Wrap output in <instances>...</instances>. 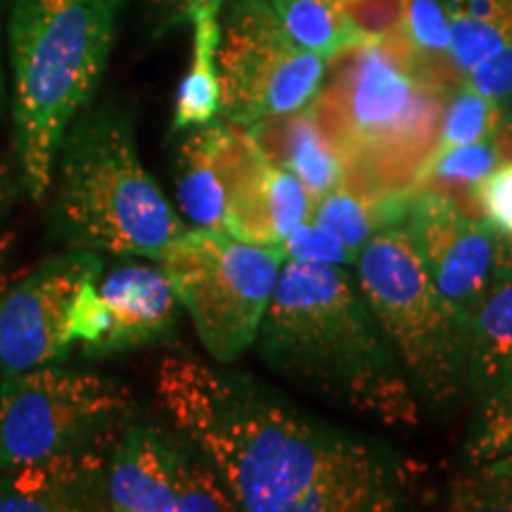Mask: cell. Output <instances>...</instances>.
Returning a JSON list of instances; mask_svg holds the SVG:
<instances>
[{
	"label": "cell",
	"mask_w": 512,
	"mask_h": 512,
	"mask_svg": "<svg viewBox=\"0 0 512 512\" xmlns=\"http://www.w3.org/2000/svg\"><path fill=\"white\" fill-rule=\"evenodd\" d=\"M406 31L413 38L420 57H451V31L444 0H408Z\"/></svg>",
	"instance_id": "27"
},
{
	"label": "cell",
	"mask_w": 512,
	"mask_h": 512,
	"mask_svg": "<svg viewBox=\"0 0 512 512\" xmlns=\"http://www.w3.org/2000/svg\"><path fill=\"white\" fill-rule=\"evenodd\" d=\"M325 72L309 110L344 166L342 188L368 202L406 195L439 150L451 93L415 79L377 41L337 50Z\"/></svg>",
	"instance_id": "3"
},
{
	"label": "cell",
	"mask_w": 512,
	"mask_h": 512,
	"mask_svg": "<svg viewBox=\"0 0 512 512\" xmlns=\"http://www.w3.org/2000/svg\"><path fill=\"white\" fill-rule=\"evenodd\" d=\"M102 503L119 512L238 510L214 465L181 432L136 418L107 453Z\"/></svg>",
	"instance_id": "10"
},
{
	"label": "cell",
	"mask_w": 512,
	"mask_h": 512,
	"mask_svg": "<svg viewBox=\"0 0 512 512\" xmlns=\"http://www.w3.org/2000/svg\"><path fill=\"white\" fill-rule=\"evenodd\" d=\"M157 399L171 427L214 465L238 510L375 512L399 505L403 477L394 456L297 411L245 375L166 358Z\"/></svg>",
	"instance_id": "1"
},
{
	"label": "cell",
	"mask_w": 512,
	"mask_h": 512,
	"mask_svg": "<svg viewBox=\"0 0 512 512\" xmlns=\"http://www.w3.org/2000/svg\"><path fill=\"white\" fill-rule=\"evenodd\" d=\"M453 64L465 79L512 34V0H444Z\"/></svg>",
	"instance_id": "21"
},
{
	"label": "cell",
	"mask_w": 512,
	"mask_h": 512,
	"mask_svg": "<svg viewBox=\"0 0 512 512\" xmlns=\"http://www.w3.org/2000/svg\"><path fill=\"white\" fill-rule=\"evenodd\" d=\"M356 280L413 389L448 403L467 387L470 330L448 309L406 228L375 233L356 256Z\"/></svg>",
	"instance_id": "6"
},
{
	"label": "cell",
	"mask_w": 512,
	"mask_h": 512,
	"mask_svg": "<svg viewBox=\"0 0 512 512\" xmlns=\"http://www.w3.org/2000/svg\"><path fill=\"white\" fill-rule=\"evenodd\" d=\"M157 264L188 311L202 347L221 366L252 347L285 259L223 228H185Z\"/></svg>",
	"instance_id": "7"
},
{
	"label": "cell",
	"mask_w": 512,
	"mask_h": 512,
	"mask_svg": "<svg viewBox=\"0 0 512 512\" xmlns=\"http://www.w3.org/2000/svg\"><path fill=\"white\" fill-rule=\"evenodd\" d=\"M5 105H8V91H5V79H3V67H0V117H3Z\"/></svg>",
	"instance_id": "35"
},
{
	"label": "cell",
	"mask_w": 512,
	"mask_h": 512,
	"mask_svg": "<svg viewBox=\"0 0 512 512\" xmlns=\"http://www.w3.org/2000/svg\"><path fill=\"white\" fill-rule=\"evenodd\" d=\"M192 62L176 95L174 131H190L219 117L221 86L216 69L221 24L219 15L192 19Z\"/></svg>",
	"instance_id": "20"
},
{
	"label": "cell",
	"mask_w": 512,
	"mask_h": 512,
	"mask_svg": "<svg viewBox=\"0 0 512 512\" xmlns=\"http://www.w3.org/2000/svg\"><path fill=\"white\" fill-rule=\"evenodd\" d=\"M164 22H192L200 15H219L226 0H145Z\"/></svg>",
	"instance_id": "31"
},
{
	"label": "cell",
	"mask_w": 512,
	"mask_h": 512,
	"mask_svg": "<svg viewBox=\"0 0 512 512\" xmlns=\"http://www.w3.org/2000/svg\"><path fill=\"white\" fill-rule=\"evenodd\" d=\"M98 252L72 247L43 261L0 294V377L62 361L74 347L72 309L81 287L100 278Z\"/></svg>",
	"instance_id": "11"
},
{
	"label": "cell",
	"mask_w": 512,
	"mask_h": 512,
	"mask_svg": "<svg viewBox=\"0 0 512 512\" xmlns=\"http://www.w3.org/2000/svg\"><path fill=\"white\" fill-rule=\"evenodd\" d=\"M505 119H508V107L477 93L463 81L456 91L448 95L439 150L491 140Z\"/></svg>",
	"instance_id": "24"
},
{
	"label": "cell",
	"mask_w": 512,
	"mask_h": 512,
	"mask_svg": "<svg viewBox=\"0 0 512 512\" xmlns=\"http://www.w3.org/2000/svg\"><path fill=\"white\" fill-rule=\"evenodd\" d=\"M508 453H512V363L479 389V406L465 444L470 467Z\"/></svg>",
	"instance_id": "22"
},
{
	"label": "cell",
	"mask_w": 512,
	"mask_h": 512,
	"mask_svg": "<svg viewBox=\"0 0 512 512\" xmlns=\"http://www.w3.org/2000/svg\"><path fill=\"white\" fill-rule=\"evenodd\" d=\"M138 418L131 387L50 366L0 377V470L112 446Z\"/></svg>",
	"instance_id": "8"
},
{
	"label": "cell",
	"mask_w": 512,
	"mask_h": 512,
	"mask_svg": "<svg viewBox=\"0 0 512 512\" xmlns=\"http://www.w3.org/2000/svg\"><path fill=\"white\" fill-rule=\"evenodd\" d=\"M512 363V275L491 280L470 323L467 387L479 389Z\"/></svg>",
	"instance_id": "19"
},
{
	"label": "cell",
	"mask_w": 512,
	"mask_h": 512,
	"mask_svg": "<svg viewBox=\"0 0 512 512\" xmlns=\"http://www.w3.org/2000/svg\"><path fill=\"white\" fill-rule=\"evenodd\" d=\"M294 41L328 60L354 43L337 10V0H268Z\"/></svg>",
	"instance_id": "23"
},
{
	"label": "cell",
	"mask_w": 512,
	"mask_h": 512,
	"mask_svg": "<svg viewBox=\"0 0 512 512\" xmlns=\"http://www.w3.org/2000/svg\"><path fill=\"white\" fill-rule=\"evenodd\" d=\"M264 157L245 126L216 117L190 128L176 155V195L192 228H221L230 192Z\"/></svg>",
	"instance_id": "14"
},
{
	"label": "cell",
	"mask_w": 512,
	"mask_h": 512,
	"mask_svg": "<svg viewBox=\"0 0 512 512\" xmlns=\"http://www.w3.org/2000/svg\"><path fill=\"white\" fill-rule=\"evenodd\" d=\"M498 162H512V119H505L491 138Z\"/></svg>",
	"instance_id": "33"
},
{
	"label": "cell",
	"mask_w": 512,
	"mask_h": 512,
	"mask_svg": "<svg viewBox=\"0 0 512 512\" xmlns=\"http://www.w3.org/2000/svg\"><path fill=\"white\" fill-rule=\"evenodd\" d=\"M126 0H12L8 46L19 181L53 188L62 140L98 91Z\"/></svg>",
	"instance_id": "4"
},
{
	"label": "cell",
	"mask_w": 512,
	"mask_h": 512,
	"mask_svg": "<svg viewBox=\"0 0 512 512\" xmlns=\"http://www.w3.org/2000/svg\"><path fill=\"white\" fill-rule=\"evenodd\" d=\"M112 446L0 470V510H86L102 503V470Z\"/></svg>",
	"instance_id": "16"
},
{
	"label": "cell",
	"mask_w": 512,
	"mask_h": 512,
	"mask_svg": "<svg viewBox=\"0 0 512 512\" xmlns=\"http://www.w3.org/2000/svg\"><path fill=\"white\" fill-rule=\"evenodd\" d=\"M406 5L408 0H337L354 43L382 41L406 29Z\"/></svg>",
	"instance_id": "25"
},
{
	"label": "cell",
	"mask_w": 512,
	"mask_h": 512,
	"mask_svg": "<svg viewBox=\"0 0 512 512\" xmlns=\"http://www.w3.org/2000/svg\"><path fill=\"white\" fill-rule=\"evenodd\" d=\"M498 164L501 162H498L491 140H479V143L437 150L425 169L420 171V176L415 178L411 190L432 192V195L444 197L465 219L484 223L482 207L477 202V185Z\"/></svg>",
	"instance_id": "18"
},
{
	"label": "cell",
	"mask_w": 512,
	"mask_h": 512,
	"mask_svg": "<svg viewBox=\"0 0 512 512\" xmlns=\"http://www.w3.org/2000/svg\"><path fill=\"white\" fill-rule=\"evenodd\" d=\"M313 200L302 183L261 157L230 192L223 230L256 247H280L311 219Z\"/></svg>",
	"instance_id": "15"
},
{
	"label": "cell",
	"mask_w": 512,
	"mask_h": 512,
	"mask_svg": "<svg viewBox=\"0 0 512 512\" xmlns=\"http://www.w3.org/2000/svg\"><path fill=\"white\" fill-rule=\"evenodd\" d=\"M512 275V238L501 240L498 238V249H496V264H494V278H508Z\"/></svg>",
	"instance_id": "34"
},
{
	"label": "cell",
	"mask_w": 512,
	"mask_h": 512,
	"mask_svg": "<svg viewBox=\"0 0 512 512\" xmlns=\"http://www.w3.org/2000/svg\"><path fill=\"white\" fill-rule=\"evenodd\" d=\"M477 93L496 100L498 105H512V34L482 62L475 64L463 79Z\"/></svg>",
	"instance_id": "30"
},
{
	"label": "cell",
	"mask_w": 512,
	"mask_h": 512,
	"mask_svg": "<svg viewBox=\"0 0 512 512\" xmlns=\"http://www.w3.org/2000/svg\"><path fill=\"white\" fill-rule=\"evenodd\" d=\"M219 119L235 126L309 105L325 76V57L287 34L268 0H235L221 27Z\"/></svg>",
	"instance_id": "9"
},
{
	"label": "cell",
	"mask_w": 512,
	"mask_h": 512,
	"mask_svg": "<svg viewBox=\"0 0 512 512\" xmlns=\"http://www.w3.org/2000/svg\"><path fill=\"white\" fill-rule=\"evenodd\" d=\"M19 188H22V181L15 176V171H12L5 162H0V221H3L5 214L10 211Z\"/></svg>",
	"instance_id": "32"
},
{
	"label": "cell",
	"mask_w": 512,
	"mask_h": 512,
	"mask_svg": "<svg viewBox=\"0 0 512 512\" xmlns=\"http://www.w3.org/2000/svg\"><path fill=\"white\" fill-rule=\"evenodd\" d=\"M278 249L285 261H313V264L335 266H349L356 261L335 235H330L328 230L311 219L299 223Z\"/></svg>",
	"instance_id": "26"
},
{
	"label": "cell",
	"mask_w": 512,
	"mask_h": 512,
	"mask_svg": "<svg viewBox=\"0 0 512 512\" xmlns=\"http://www.w3.org/2000/svg\"><path fill=\"white\" fill-rule=\"evenodd\" d=\"M252 347L271 373L384 425H418V399L356 275L285 261Z\"/></svg>",
	"instance_id": "2"
},
{
	"label": "cell",
	"mask_w": 512,
	"mask_h": 512,
	"mask_svg": "<svg viewBox=\"0 0 512 512\" xmlns=\"http://www.w3.org/2000/svg\"><path fill=\"white\" fill-rule=\"evenodd\" d=\"M81 287L72 309V339L86 354H121L171 335L178 299L162 266L124 264Z\"/></svg>",
	"instance_id": "12"
},
{
	"label": "cell",
	"mask_w": 512,
	"mask_h": 512,
	"mask_svg": "<svg viewBox=\"0 0 512 512\" xmlns=\"http://www.w3.org/2000/svg\"><path fill=\"white\" fill-rule=\"evenodd\" d=\"M484 223L501 240L512 238V162H501L477 185Z\"/></svg>",
	"instance_id": "28"
},
{
	"label": "cell",
	"mask_w": 512,
	"mask_h": 512,
	"mask_svg": "<svg viewBox=\"0 0 512 512\" xmlns=\"http://www.w3.org/2000/svg\"><path fill=\"white\" fill-rule=\"evenodd\" d=\"M55 181V221L69 247L157 261L188 228L140 162L128 119L114 110L74 119Z\"/></svg>",
	"instance_id": "5"
},
{
	"label": "cell",
	"mask_w": 512,
	"mask_h": 512,
	"mask_svg": "<svg viewBox=\"0 0 512 512\" xmlns=\"http://www.w3.org/2000/svg\"><path fill=\"white\" fill-rule=\"evenodd\" d=\"M399 226L411 235L441 299L470 330L494 278L498 235L484 223L465 219L444 197L422 190L406 192Z\"/></svg>",
	"instance_id": "13"
},
{
	"label": "cell",
	"mask_w": 512,
	"mask_h": 512,
	"mask_svg": "<svg viewBox=\"0 0 512 512\" xmlns=\"http://www.w3.org/2000/svg\"><path fill=\"white\" fill-rule=\"evenodd\" d=\"M472 470L475 477L465 484L463 501L475 508H512V453Z\"/></svg>",
	"instance_id": "29"
},
{
	"label": "cell",
	"mask_w": 512,
	"mask_h": 512,
	"mask_svg": "<svg viewBox=\"0 0 512 512\" xmlns=\"http://www.w3.org/2000/svg\"><path fill=\"white\" fill-rule=\"evenodd\" d=\"M247 136L268 162L285 169L311 195L313 204L342 188L344 166L311 117L309 105L245 126Z\"/></svg>",
	"instance_id": "17"
}]
</instances>
